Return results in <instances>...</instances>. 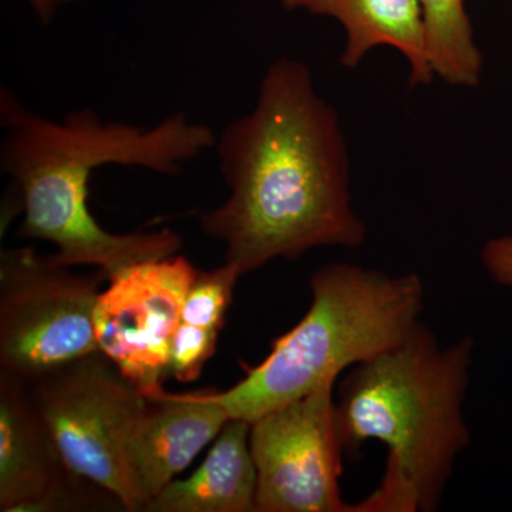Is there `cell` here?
Returning a JSON list of instances; mask_svg holds the SVG:
<instances>
[{"mask_svg":"<svg viewBox=\"0 0 512 512\" xmlns=\"http://www.w3.org/2000/svg\"><path fill=\"white\" fill-rule=\"evenodd\" d=\"M214 148L229 194L202 212L200 225L241 276L315 248L362 247L366 225L352 204L339 114L301 60L269 64L254 109L231 121Z\"/></svg>","mask_w":512,"mask_h":512,"instance_id":"obj_1","label":"cell"},{"mask_svg":"<svg viewBox=\"0 0 512 512\" xmlns=\"http://www.w3.org/2000/svg\"><path fill=\"white\" fill-rule=\"evenodd\" d=\"M0 168L8 174L23 212L19 235L56 245L50 256L64 266H96L107 279L151 259L173 256L183 239L171 229L113 234L89 210V183L103 165L178 175L214 148L217 134L184 114L144 128L104 121L96 111H72L63 121L33 113L9 89L0 90Z\"/></svg>","mask_w":512,"mask_h":512,"instance_id":"obj_2","label":"cell"},{"mask_svg":"<svg viewBox=\"0 0 512 512\" xmlns=\"http://www.w3.org/2000/svg\"><path fill=\"white\" fill-rule=\"evenodd\" d=\"M474 340L441 346L423 322L394 348L352 367L338 387L336 427L343 453L369 440L389 450L377 512H431L470 444L464 400Z\"/></svg>","mask_w":512,"mask_h":512,"instance_id":"obj_3","label":"cell"},{"mask_svg":"<svg viewBox=\"0 0 512 512\" xmlns=\"http://www.w3.org/2000/svg\"><path fill=\"white\" fill-rule=\"evenodd\" d=\"M311 292L306 315L275 340L264 362L231 389L210 392L229 419L252 423L394 348L420 322L424 306L419 275H390L346 262L319 268Z\"/></svg>","mask_w":512,"mask_h":512,"instance_id":"obj_4","label":"cell"},{"mask_svg":"<svg viewBox=\"0 0 512 512\" xmlns=\"http://www.w3.org/2000/svg\"><path fill=\"white\" fill-rule=\"evenodd\" d=\"M28 383L67 467L140 511L128 470L127 446L148 399L101 352Z\"/></svg>","mask_w":512,"mask_h":512,"instance_id":"obj_5","label":"cell"},{"mask_svg":"<svg viewBox=\"0 0 512 512\" xmlns=\"http://www.w3.org/2000/svg\"><path fill=\"white\" fill-rule=\"evenodd\" d=\"M103 271L76 274L32 247L0 255V372L25 382L100 352L94 312Z\"/></svg>","mask_w":512,"mask_h":512,"instance_id":"obj_6","label":"cell"},{"mask_svg":"<svg viewBox=\"0 0 512 512\" xmlns=\"http://www.w3.org/2000/svg\"><path fill=\"white\" fill-rule=\"evenodd\" d=\"M336 380L251 423L256 512H373L346 503L339 487L343 448L336 427Z\"/></svg>","mask_w":512,"mask_h":512,"instance_id":"obj_7","label":"cell"},{"mask_svg":"<svg viewBox=\"0 0 512 512\" xmlns=\"http://www.w3.org/2000/svg\"><path fill=\"white\" fill-rule=\"evenodd\" d=\"M197 272L175 254L131 265L100 292L94 312L97 346L147 399L164 390L171 343Z\"/></svg>","mask_w":512,"mask_h":512,"instance_id":"obj_8","label":"cell"},{"mask_svg":"<svg viewBox=\"0 0 512 512\" xmlns=\"http://www.w3.org/2000/svg\"><path fill=\"white\" fill-rule=\"evenodd\" d=\"M101 505L123 508L114 495L67 467L28 383L0 372V511H87Z\"/></svg>","mask_w":512,"mask_h":512,"instance_id":"obj_9","label":"cell"},{"mask_svg":"<svg viewBox=\"0 0 512 512\" xmlns=\"http://www.w3.org/2000/svg\"><path fill=\"white\" fill-rule=\"evenodd\" d=\"M228 413L208 393H168L148 399L127 446L128 470L140 511L146 510L198 453L217 439Z\"/></svg>","mask_w":512,"mask_h":512,"instance_id":"obj_10","label":"cell"},{"mask_svg":"<svg viewBox=\"0 0 512 512\" xmlns=\"http://www.w3.org/2000/svg\"><path fill=\"white\" fill-rule=\"evenodd\" d=\"M289 12L328 16L345 29L340 64L355 69L379 46L399 50L410 64L412 87L433 83L419 0H279Z\"/></svg>","mask_w":512,"mask_h":512,"instance_id":"obj_11","label":"cell"},{"mask_svg":"<svg viewBox=\"0 0 512 512\" xmlns=\"http://www.w3.org/2000/svg\"><path fill=\"white\" fill-rule=\"evenodd\" d=\"M251 423L227 421L200 468L171 481L147 504L146 512H256V468Z\"/></svg>","mask_w":512,"mask_h":512,"instance_id":"obj_12","label":"cell"},{"mask_svg":"<svg viewBox=\"0 0 512 512\" xmlns=\"http://www.w3.org/2000/svg\"><path fill=\"white\" fill-rule=\"evenodd\" d=\"M434 76L450 86L480 83L483 55L474 40L464 0H419Z\"/></svg>","mask_w":512,"mask_h":512,"instance_id":"obj_13","label":"cell"},{"mask_svg":"<svg viewBox=\"0 0 512 512\" xmlns=\"http://www.w3.org/2000/svg\"><path fill=\"white\" fill-rule=\"evenodd\" d=\"M239 276L227 262L211 272L198 271L185 296L181 322L220 332Z\"/></svg>","mask_w":512,"mask_h":512,"instance_id":"obj_14","label":"cell"},{"mask_svg":"<svg viewBox=\"0 0 512 512\" xmlns=\"http://www.w3.org/2000/svg\"><path fill=\"white\" fill-rule=\"evenodd\" d=\"M218 333L181 322L171 343L167 375L181 383L195 382L201 376L205 363L214 356Z\"/></svg>","mask_w":512,"mask_h":512,"instance_id":"obj_15","label":"cell"},{"mask_svg":"<svg viewBox=\"0 0 512 512\" xmlns=\"http://www.w3.org/2000/svg\"><path fill=\"white\" fill-rule=\"evenodd\" d=\"M481 259L497 284L512 286V237L488 241L481 251Z\"/></svg>","mask_w":512,"mask_h":512,"instance_id":"obj_16","label":"cell"},{"mask_svg":"<svg viewBox=\"0 0 512 512\" xmlns=\"http://www.w3.org/2000/svg\"><path fill=\"white\" fill-rule=\"evenodd\" d=\"M25 2L33 10L36 18L47 25V23L55 19L56 13L59 12L60 8L69 5L72 0H25Z\"/></svg>","mask_w":512,"mask_h":512,"instance_id":"obj_17","label":"cell"}]
</instances>
